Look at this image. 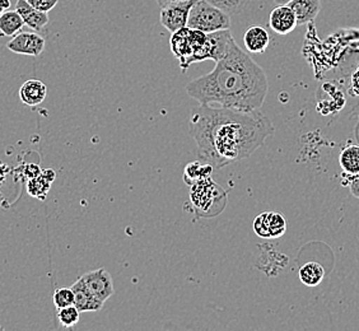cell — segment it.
<instances>
[{
    "instance_id": "cell-1",
    "label": "cell",
    "mask_w": 359,
    "mask_h": 331,
    "mask_svg": "<svg viewBox=\"0 0 359 331\" xmlns=\"http://www.w3.org/2000/svg\"><path fill=\"white\" fill-rule=\"evenodd\" d=\"M189 125L198 158L213 166L215 171L249 158L276 130L260 110L245 112L210 104H201Z\"/></svg>"
},
{
    "instance_id": "cell-2",
    "label": "cell",
    "mask_w": 359,
    "mask_h": 331,
    "mask_svg": "<svg viewBox=\"0 0 359 331\" xmlns=\"http://www.w3.org/2000/svg\"><path fill=\"white\" fill-rule=\"evenodd\" d=\"M269 90L264 70L235 39L215 69L187 86L189 96L201 104H219L233 110H260Z\"/></svg>"
},
{
    "instance_id": "cell-3",
    "label": "cell",
    "mask_w": 359,
    "mask_h": 331,
    "mask_svg": "<svg viewBox=\"0 0 359 331\" xmlns=\"http://www.w3.org/2000/svg\"><path fill=\"white\" fill-rule=\"evenodd\" d=\"M190 201L196 218H213L227 205L228 191L212 177L201 180L190 187Z\"/></svg>"
},
{
    "instance_id": "cell-4",
    "label": "cell",
    "mask_w": 359,
    "mask_h": 331,
    "mask_svg": "<svg viewBox=\"0 0 359 331\" xmlns=\"http://www.w3.org/2000/svg\"><path fill=\"white\" fill-rule=\"evenodd\" d=\"M187 27L212 34L222 29H231V18L229 14L207 0H195L189 13Z\"/></svg>"
},
{
    "instance_id": "cell-5",
    "label": "cell",
    "mask_w": 359,
    "mask_h": 331,
    "mask_svg": "<svg viewBox=\"0 0 359 331\" xmlns=\"http://www.w3.org/2000/svg\"><path fill=\"white\" fill-rule=\"evenodd\" d=\"M194 3L195 0H185V1H180V3L170 4L167 7L161 8L159 20L162 26L171 34L179 31L181 28L187 27L189 13Z\"/></svg>"
},
{
    "instance_id": "cell-6",
    "label": "cell",
    "mask_w": 359,
    "mask_h": 331,
    "mask_svg": "<svg viewBox=\"0 0 359 331\" xmlns=\"http://www.w3.org/2000/svg\"><path fill=\"white\" fill-rule=\"evenodd\" d=\"M254 231L262 238H280L287 231V222L280 213L265 212L256 217Z\"/></svg>"
},
{
    "instance_id": "cell-7",
    "label": "cell",
    "mask_w": 359,
    "mask_h": 331,
    "mask_svg": "<svg viewBox=\"0 0 359 331\" xmlns=\"http://www.w3.org/2000/svg\"><path fill=\"white\" fill-rule=\"evenodd\" d=\"M233 40V36L229 29H222L212 34H207V41L201 50L199 62L204 60H221L227 54L228 48Z\"/></svg>"
},
{
    "instance_id": "cell-8",
    "label": "cell",
    "mask_w": 359,
    "mask_h": 331,
    "mask_svg": "<svg viewBox=\"0 0 359 331\" xmlns=\"http://www.w3.org/2000/svg\"><path fill=\"white\" fill-rule=\"evenodd\" d=\"M81 279L84 285L90 290V293L104 302H106L114 295L115 290H114L112 276L104 268L88 271L81 276Z\"/></svg>"
},
{
    "instance_id": "cell-9",
    "label": "cell",
    "mask_w": 359,
    "mask_h": 331,
    "mask_svg": "<svg viewBox=\"0 0 359 331\" xmlns=\"http://www.w3.org/2000/svg\"><path fill=\"white\" fill-rule=\"evenodd\" d=\"M45 39L35 32H20L8 42V50L18 55L40 56L45 50Z\"/></svg>"
},
{
    "instance_id": "cell-10",
    "label": "cell",
    "mask_w": 359,
    "mask_h": 331,
    "mask_svg": "<svg viewBox=\"0 0 359 331\" xmlns=\"http://www.w3.org/2000/svg\"><path fill=\"white\" fill-rule=\"evenodd\" d=\"M170 46L175 58L179 59L181 69L185 72L190 67V59L193 55L191 28L184 27L173 32Z\"/></svg>"
},
{
    "instance_id": "cell-11",
    "label": "cell",
    "mask_w": 359,
    "mask_h": 331,
    "mask_svg": "<svg viewBox=\"0 0 359 331\" xmlns=\"http://www.w3.org/2000/svg\"><path fill=\"white\" fill-rule=\"evenodd\" d=\"M269 26L276 34L280 36L290 35L297 27L296 14L288 4L278 6L269 15Z\"/></svg>"
},
{
    "instance_id": "cell-12",
    "label": "cell",
    "mask_w": 359,
    "mask_h": 331,
    "mask_svg": "<svg viewBox=\"0 0 359 331\" xmlns=\"http://www.w3.org/2000/svg\"><path fill=\"white\" fill-rule=\"evenodd\" d=\"M70 288L74 293V306L79 312H98L102 310L104 301L93 296L90 290L84 285L81 278Z\"/></svg>"
},
{
    "instance_id": "cell-13",
    "label": "cell",
    "mask_w": 359,
    "mask_h": 331,
    "mask_svg": "<svg viewBox=\"0 0 359 331\" xmlns=\"http://www.w3.org/2000/svg\"><path fill=\"white\" fill-rule=\"evenodd\" d=\"M15 11L20 13L25 25L36 32H41L48 25V13H43L32 7L27 0H17Z\"/></svg>"
},
{
    "instance_id": "cell-14",
    "label": "cell",
    "mask_w": 359,
    "mask_h": 331,
    "mask_svg": "<svg viewBox=\"0 0 359 331\" xmlns=\"http://www.w3.org/2000/svg\"><path fill=\"white\" fill-rule=\"evenodd\" d=\"M48 96V87L39 79H29L22 84L20 90V98L22 102L29 107H35L42 104Z\"/></svg>"
},
{
    "instance_id": "cell-15",
    "label": "cell",
    "mask_w": 359,
    "mask_h": 331,
    "mask_svg": "<svg viewBox=\"0 0 359 331\" xmlns=\"http://www.w3.org/2000/svg\"><path fill=\"white\" fill-rule=\"evenodd\" d=\"M243 43L251 54H263L269 48L270 36L262 26H251L243 35Z\"/></svg>"
},
{
    "instance_id": "cell-16",
    "label": "cell",
    "mask_w": 359,
    "mask_h": 331,
    "mask_svg": "<svg viewBox=\"0 0 359 331\" xmlns=\"http://www.w3.org/2000/svg\"><path fill=\"white\" fill-rule=\"evenodd\" d=\"M288 6L296 14L298 25H306L318 18L321 11V0H292Z\"/></svg>"
},
{
    "instance_id": "cell-17",
    "label": "cell",
    "mask_w": 359,
    "mask_h": 331,
    "mask_svg": "<svg viewBox=\"0 0 359 331\" xmlns=\"http://www.w3.org/2000/svg\"><path fill=\"white\" fill-rule=\"evenodd\" d=\"M215 173L213 166L209 165L207 162H203L201 159L191 162L185 167L184 171V181L187 187H191L195 182L201 181V180L212 177V175Z\"/></svg>"
},
{
    "instance_id": "cell-18",
    "label": "cell",
    "mask_w": 359,
    "mask_h": 331,
    "mask_svg": "<svg viewBox=\"0 0 359 331\" xmlns=\"http://www.w3.org/2000/svg\"><path fill=\"white\" fill-rule=\"evenodd\" d=\"M23 26H26V25L17 11H7L3 14H0V34L1 36L13 37L21 32Z\"/></svg>"
},
{
    "instance_id": "cell-19",
    "label": "cell",
    "mask_w": 359,
    "mask_h": 331,
    "mask_svg": "<svg viewBox=\"0 0 359 331\" xmlns=\"http://www.w3.org/2000/svg\"><path fill=\"white\" fill-rule=\"evenodd\" d=\"M299 281L307 287H316L324 281L325 269L316 262H306L299 269Z\"/></svg>"
},
{
    "instance_id": "cell-20",
    "label": "cell",
    "mask_w": 359,
    "mask_h": 331,
    "mask_svg": "<svg viewBox=\"0 0 359 331\" xmlns=\"http://www.w3.org/2000/svg\"><path fill=\"white\" fill-rule=\"evenodd\" d=\"M339 163L346 175L353 176L359 173V144L346 147L339 156Z\"/></svg>"
},
{
    "instance_id": "cell-21",
    "label": "cell",
    "mask_w": 359,
    "mask_h": 331,
    "mask_svg": "<svg viewBox=\"0 0 359 331\" xmlns=\"http://www.w3.org/2000/svg\"><path fill=\"white\" fill-rule=\"evenodd\" d=\"M50 187H51V182L42 173H40L39 176L29 180L27 185L28 194L40 201H43L50 190Z\"/></svg>"
},
{
    "instance_id": "cell-22",
    "label": "cell",
    "mask_w": 359,
    "mask_h": 331,
    "mask_svg": "<svg viewBox=\"0 0 359 331\" xmlns=\"http://www.w3.org/2000/svg\"><path fill=\"white\" fill-rule=\"evenodd\" d=\"M56 316H57L59 324L62 325V327L72 329L79 323L81 312L73 304V306H68V307H64V309H59Z\"/></svg>"
},
{
    "instance_id": "cell-23",
    "label": "cell",
    "mask_w": 359,
    "mask_h": 331,
    "mask_svg": "<svg viewBox=\"0 0 359 331\" xmlns=\"http://www.w3.org/2000/svg\"><path fill=\"white\" fill-rule=\"evenodd\" d=\"M207 1L219 8L229 15H235L245 9V7L249 4L250 0H207Z\"/></svg>"
},
{
    "instance_id": "cell-24",
    "label": "cell",
    "mask_w": 359,
    "mask_h": 331,
    "mask_svg": "<svg viewBox=\"0 0 359 331\" xmlns=\"http://www.w3.org/2000/svg\"><path fill=\"white\" fill-rule=\"evenodd\" d=\"M53 301L55 304L56 310L73 306L74 304V293L72 288H59L55 290V293L53 296Z\"/></svg>"
},
{
    "instance_id": "cell-25",
    "label": "cell",
    "mask_w": 359,
    "mask_h": 331,
    "mask_svg": "<svg viewBox=\"0 0 359 331\" xmlns=\"http://www.w3.org/2000/svg\"><path fill=\"white\" fill-rule=\"evenodd\" d=\"M27 1L32 7L43 13H48L50 11H53L59 3V0H27Z\"/></svg>"
},
{
    "instance_id": "cell-26",
    "label": "cell",
    "mask_w": 359,
    "mask_h": 331,
    "mask_svg": "<svg viewBox=\"0 0 359 331\" xmlns=\"http://www.w3.org/2000/svg\"><path fill=\"white\" fill-rule=\"evenodd\" d=\"M343 179H344L343 185L349 187V190H351L353 196L359 199V173L353 175V176L343 173Z\"/></svg>"
},
{
    "instance_id": "cell-27",
    "label": "cell",
    "mask_w": 359,
    "mask_h": 331,
    "mask_svg": "<svg viewBox=\"0 0 359 331\" xmlns=\"http://www.w3.org/2000/svg\"><path fill=\"white\" fill-rule=\"evenodd\" d=\"M349 93L354 97H359V68L353 72L351 76V87H349Z\"/></svg>"
},
{
    "instance_id": "cell-28",
    "label": "cell",
    "mask_w": 359,
    "mask_h": 331,
    "mask_svg": "<svg viewBox=\"0 0 359 331\" xmlns=\"http://www.w3.org/2000/svg\"><path fill=\"white\" fill-rule=\"evenodd\" d=\"M12 7V3L11 0H0V14L7 12Z\"/></svg>"
},
{
    "instance_id": "cell-29",
    "label": "cell",
    "mask_w": 359,
    "mask_h": 331,
    "mask_svg": "<svg viewBox=\"0 0 359 331\" xmlns=\"http://www.w3.org/2000/svg\"><path fill=\"white\" fill-rule=\"evenodd\" d=\"M159 7L165 8L170 4H175V3H180V1H185V0H156Z\"/></svg>"
},
{
    "instance_id": "cell-30",
    "label": "cell",
    "mask_w": 359,
    "mask_h": 331,
    "mask_svg": "<svg viewBox=\"0 0 359 331\" xmlns=\"http://www.w3.org/2000/svg\"><path fill=\"white\" fill-rule=\"evenodd\" d=\"M42 175L46 177V179L50 181V182H53L54 180H55L56 173L53 171V170H50V168H48V170H43V171H41Z\"/></svg>"
},
{
    "instance_id": "cell-31",
    "label": "cell",
    "mask_w": 359,
    "mask_h": 331,
    "mask_svg": "<svg viewBox=\"0 0 359 331\" xmlns=\"http://www.w3.org/2000/svg\"><path fill=\"white\" fill-rule=\"evenodd\" d=\"M278 6H284V4H288L292 0H274Z\"/></svg>"
},
{
    "instance_id": "cell-32",
    "label": "cell",
    "mask_w": 359,
    "mask_h": 331,
    "mask_svg": "<svg viewBox=\"0 0 359 331\" xmlns=\"http://www.w3.org/2000/svg\"><path fill=\"white\" fill-rule=\"evenodd\" d=\"M354 133H355V139H357V142H358L359 144V123L357 124V126H355V130H354Z\"/></svg>"
},
{
    "instance_id": "cell-33",
    "label": "cell",
    "mask_w": 359,
    "mask_h": 331,
    "mask_svg": "<svg viewBox=\"0 0 359 331\" xmlns=\"http://www.w3.org/2000/svg\"><path fill=\"white\" fill-rule=\"evenodd\" d=\"M0 330H3V327H1V326H0Z\"/></svg>"
}]
</instances>
